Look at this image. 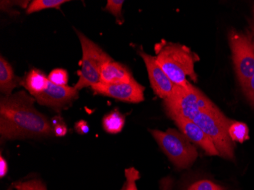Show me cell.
<instances>
[{"label":"cell","mask_w":254,"mask_h":190,"mask_svg":"<svg viewBox=\"0 0 254 190\" xmlns=\"http://www.w3.org/2000/svg\"><path fill=\"white\" fill-rule=\"evenodd\" d=\"M36 101L25 91L0 100V135L4 140L43 138L54 135L52 123L34 108Z\"/></svg>","instance_id":"1"},{"label":"cell","mask_w":254,"mask_h":190,"mask_svg":"<svg viewBox=\"0 0 254 190\" xmlns=\"http://www.w3.org/2000/svg\"><path fill=\"white\" fill-rule=\"evenodd\" d=\"M155 51L157 62L174 84L188 87V78L196 81L194 66L199 58L189 47L163 40L155 44Z\"/></svg>","instance_id":"2"},{"label":"cell","mask_w":254,"mask_h":190,"mask_svg":"<svg viewBox=\"0 0 254 190\" xmlns=\"http://www.w3.org/2000/svg\"><path fill=\"white\" fill-rule=\"evenodd\" d=\"M167 115L172 119L191 121L199 111H209L217 108L197 88L190 84L188 87L175 85L172 94L163 101Z\"/></svg>","instance_id":"3"},{"label":"cell","mask_w":254,"mask_h":190,"mask_svg":"<svg viewBox=\"0 0 254 190\" xmlns=\"http://www.w3.org/2000/svg\"><path fill=\"white\" fill-rule=\"evenodd\" d=\"M191 121L210 137L219 156L225 159H234L235 145L228 133L230 126L234 121L228 119L218 107L213 110L198 111Z\"/></svg>","instance_id":"4"},{"label":"cell","mask_w":254,"mask_h":190,"mask_svg":"<svg viewBox=\"0 0 254 190\" xmlns=\"http://www.w3.org/2000/svg\"><path fill=\"white\" fill-rule=\"evenodd\" d=\"M161 150L170 161L178 169L188 168L195 162L198 152L190 141L182 132L174 128L165 132L160 130H150Z\"/></svg>","instance_id":"5"},{"label":"cell","mask_w":254,"mask_h":190,"mask_svg":"<svg viewBox=\"0 0 254 190\" xmlns=\"http://www.w3.org/2000/svg\"><path fill=\"white\" fill-rule=\"evenodd\" d=\"M76 31L82 49L81 69L78 72L79 78L75 85L78 91L84 88L92 87L101 83V69L104 64L112 58L101 49L99 46L88 39L85 34Z\"/></svg>","instance_id":"6"},{"label":"cell","mask_w":254,"mask_h":190,"mask_svg":"<svg viewBox=\"0 0 254 190\" xmlns=\"http://www.w3.org/2000/svg\"><path fill=\"white\" fill-rule=\"evenodd\" d=\"M229 43L237 78L243 89L254 74V39L250 34L232 31Z\"/></svg>","instance_id":"7"},{"label":"cell","mask_w":254,"mask_h":190,"mask_svg":"<svg viewBox=\"0 0 254 190\" xmlns=\"http://www.w3.org/2000/svg\"><path fill=\"white\" fill-rule=\"evenodd\" d=\"M91 89L95 94L110 97L124 102L139 103L145 100V88L138 84L134 78L127 82L118 84L99 83L91 87Z\"/></svg>","instance_id":"8"},{"label":"cell","mask_w":254,"mask_h":190,"mask_svg":"<svg viewBox=\"0 0 254 190\" xmlns=\"http://www.w3.org/2000/svg\"><path fill=\"white\" fill-rule=\"evenodd\" d=\"M34 98L38 104L61 112L72 105V102L78 98V91L75 87L57 85L49 81L48 88Z\"/></svg>","instance_id":"9"},{"label":"cell","mask_w":254,"mask_h":190,"mask_svg":"<svg viewBox=\"0 0 254 190\" xmlns=\"http://www.w3.org/2000/svg\"><path fill=\"white\" fill-rule=\"evenodd\" d=\"M138 54L140 55L146 65L150 84L155 94L165 100L172 94L175 84L168 78L164 70L157 62L155 57L148 55L145 51L139 50Z\"/></svg>","instance_id":"10"},{"label":"cell","mask_w":254,"mask_h":190,"mask_svg":"<svg viewBox=\"0 0 254 190\" xmlns=\"http://www.w3.org/2000/svg\"><path fill=\"white\" fill-rule=\"evenodd\" d=\"M174 121L177 127L181 130V132L190 141L199 145L207 154L212 156L219 155L218 150L216 149V147L210 137L195 123L185 119H175Z\"/></svg>","instance_id":"11"},{"label":"cell","mask_w":254,"mask_h":190,"mask_svg":"<svg viewBox=\"0 0 254 190\" xmlns=\"http://www.w3.org/2000/svg\"><path fill=\"white\" fill-rule=\"evenodd\" d=\"M100 78L103 84H118L133 79L132 73L127 67L113 60L104 64Z\"/></svg>","instance_id":"12"},{"label":"cell","mask_w":254,"mask_h":190,"mask_svg":"<svg viewBox=\"0 0 254 190\" xmlns=\"http://www.w3.org/2000/svg\"><path fill=\"white\" fill-rule=\"evenodd\" d=\"M23 78L16 76L13 68L6 60L0 58V91L4 96L11 95V92L17 87L21 85Z\"/></svg>","instance_id":"13"},{"label":"cell","mask_w":254,"mask_h":190,"mask_svg":"<svg viewBox=\"0 0 254 190\" xmlns=\"http://www.w3.org/2000/svg\"><path fill=\"white\" fill-rule=\"evenodd\" d=\"M49 85L48 77L41 72V70L34 68L28 72L25 78H23L21 85L25 87L31 96L43 92Z\"/></svg>","instance_id":"14"},{"label":"cell","mask_w":254,"mask_h":190,"mask_svg":"<svg viewBox=\"0 0 254 190\" xmlns=\"http://www.w3.org/2000/svg\"><path fill=\"white\" fill-rule=\"evenodd\" d=\"M124 125L125 117L118 110H114L103 118V128L108 133H119L122 131Z\"/></svg>","instance_id":"15"},{"label":"cell","mask_w":254,"mask_h":190,"mask_svg":"<svg viewBox=\"0 0 254 190\" xmlns=\"http://www.w3.org/2000/svg\"><path fill=\"white\" fill-rule=\"evenodd\" d=\"M230 138L232 141H237L239 143H243L249 139V128L245 123L234 121L230 126L228 130Z\"/></svg>","instance_id":"16"},{"label":"cell","mask_w":254,"mask_h":190,"mask_svg":"<svg viewBox=\"0 0 254 190\" xmlns=\"http://www.w3.org/2000/svg\"><path fill=\"white\" fill-rule=\"evenodd\" d=\"M68 2L66 0H34L27 8V14H32L37 11L48 8H60V7Z\"/></svg>","instance_id":"17"},{"label":"cell","mask_w":254,"mask_h":190,"mask_svg":"<svg viewBox=\"0 0 254 190\" xmlns=\"http://www.w3.org/2000/svg\"><path fill=\"white\" fill-rule=\"evenodd\" d=\"M126 181L121 190H138L136 181L139 179V172L135 168H128L125 170Z\"/></svg>","instance_id":"18"},{"label":"cell","mask_w":254,"mask_h":190,"mask_svg":"<svg viewBox=\"0 0 254 190\" xmlns=\"http://www.w3.org/2000/svg\"><path fill=\"white\" fill-rule=\"evenodd\" d=\"M48 79L55 85L65 86L68 83V72L64 68H56L49 74Z\"/></svg>","instance_id":"19"},{"label":"cell","mask_w":254,"mask_h":190,"mask_svg":"<svg viewBox=\"0 0 254 190\" xmlns=\"http://www.w3.org/2000/svg\"><path fill=\"white\" fill-rule=\"evenodd\" d=\"M187 190H225V188L209 180H201L191 184Z\"/></svg>","instance_id":"20"},{"label":"cell","mask_w":254,"mask_h":190,"mask_svg":"<svg viewBox=\"0 0 254 190\" xmlns=\"http://www.w3.org/2000/svg\"><path fill=\"white\" fill-rule=\"evenodd\" d=\"M16 190H48L45 184L40 180H30L14 184Z\"/></svg>","instance_id":"21"},{"label":"cell","mask_w":254,"mask_h":190,"mask_svg":"<svg viewBox=\"0 0 254 190\" xmlns=\"http://www.w3.org/2000/svg\"><path fill=\"white\" fill-rule=\"evenodd\" d=\"M124 1L123 0H109L104 9L116 17L120 24L124 21L122 18V6Z\"/></svg>","instance_id":"22"},{"label":"cell","mask_w":254,"mask_h":190,"mask_svg":"<svg viewBox=\"0 0 254 190\" xmlns=\"http://www.w3.org/2000/svg\"><path fill=\"white\" fill-rule=\"evenodd\" d=\"M243 91L250 104L254 107V74L243 88Z\"/></svg>","instance_id":"23"},{"label":"cell","mask_w":254,"mask_h":190,"mask_svg":"<svg viewBox=\"0 0 254 190\" xmlns=\"http://www.w3.org/2000/svg\"><path fill=\"white\" fill-rule=\"evenodd\" d=\"M75 129L80 135H85L89 132L90 128L86 121H80L75 124Z\"/></svg>","instance_id":"24"},{"label":"cell","mask_w":254,"mask_h":190,"mask_svg":"<svg viewBox=\"0 0 254 190\" xmlns=\"http://www.w3.org/2000/svg\"><path fill=\"white\" fill-rule=\"evenodd\" d=\"M53 128H54V135L57 137L65 136L68 131L64 122L53 126Z\"/></svg>","instance_id":"25"},{"label":"cell","mask_w":254,"mask_h":190,"mask_svg":"<svg viewBox=\"0 0 254 190\" xmlns=\"http://www.w3.org/2000/svg\"><path fill=\"white\" fill-rule=\"evenodd\" d=\"M8 173V164L2 155L0 156V177L3 178Z\"/></svg>","instance_id":"26"}]
</instances>
